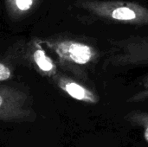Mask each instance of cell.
<instances>
[{"instance_id":"cell-1","label":"cell","mask_w":148,"mask_h":147,"mask_svg":"<svg viewBox=\"0 0 148 147\" xmlns=\"http://www.w3.org/2000/svg\"><path fill=\"white\" fill-rule=\"evenodd\" d=\"M75 5L98 19L130 25H148V8L135 2L76 0Z\"/></svg>"},{"instance_id":"cell-2","label":"cell","mask_w":148,"mask_h":147,"mask_svg":"<svg viewBox=\"0 0 148 147\" xmlns=\"http://www.w3.org/2000/svg\"><path fill=\"white\" fill-rule=\"evenodd\" d=\"M40 42L45 44L56 54L58 64L62 69L71 72L82 80L86 79L84 67L95 62L99 57L97 49L82 41L58 38L40 41Z\"/></svg>"},{"instance_id":"cell-3","label":"cell","mask_w":148,"mask_h":147,"mask_svg":"<svg viewBox=\"0 0 148 147\" xmlns=\"http://www.w3.org/2000/svg\"><path fill=\"white\" fill-rule=\"evenodd\" d=\"M36 119L29 94L16 87L0 85V121L31 122Z\"/></svg>"},{"instance_id":"cell-4","label":"cell","mask_w":148,"mask_h":147,"mask_svg":"<svg viewBox=\"0 0 148 147\" xmlns=\"http://www.w3.org/2000/svg\"><path fill=\"white\" fill-rule=\"evenodd\" d=\"M108 63L119 67L148 64V36H133L115 42Z\"/></svg>"},{"instance_id":"cell-5","label":"cell","mask_w":148,"mask_h":147,"mask_svg":"<svg viewBox=\"0 0 148 147\" xmlns=\"http://www.w3.org/2000/svg\"><path fill=\"white\" fill-rule=\"evenodd\" d=\"M51 81L63 93L78 101L86 104H97L100 101L99 96L94 91L63 74L58 73L51 79Z\"/></svg>"},{"instance_id":"cell-6","label":"cell","mask_w":148,"mask_h":147,"mask_svg":"<svg viewBox=\"0 0 148 147\" xmlns=\"http://www.w3.org/2000/svg\"><path fill=\"white\" fill-rule=\"evenodd\" d=\"M25 60L31 68L43 77L51 80L59 73L57 65L53 59L47 55L40 41H35L32 43L31 48L25 56Z\"/></svg>"},{"instance_id":"cell-7","label":"cell","mask_w":148,"mask_h":147,"mask_svg":"<svg viewBox=\"0 0 148 147\" xmlns=\"http://www.w3.org/2000/svg\"><path fill=\"white\" fill-rule=\"evenodd\" d=\"M41 0H5L8 13L11 18H20L29 12Z\"/></svg>"},{"instance_id":"cell-8","label":"cell","mask_w":148,"mask_h":147,"mask_svg":"<svg viewBox=\"0 0 148 147\" xmlns=\"http://www.w3.org/2000/svg\"><path fill=\"white\" fill-rule=\"evenodd\" d=\"M127 120L134 126L143 129V136L148 143V113L143 112H132L127 116Z\"/></svg>"},{"instance_id":"cell-9","label":"cell","mask_w":148,"mask_h":147,"mask_svg":"<svg viewBox=\"0 0 148 147\" xmlns=\"http://www.w3.org/2000/svg\"><path fill=\"white\" fill-rule=\"evenodd\" d=\"M14 75V67L9 62L0 60V82L11 79Z\"/></svg>"},{"instance_id":"cell-10","label":"cell","mask_w":148,"mask_h":147,"mask_svg":"<svg viewBox=\"0 0 148 147\" xmlns=\"http://www.w3.org/2000/svg\"><path fill=\"white\" fill-rule=\"evenodd\" d=\"M145 100H148V75L143 81V89L135 94L134 95L131 96L127 100V102H140Z\"/></svg>"}]
</instances>
